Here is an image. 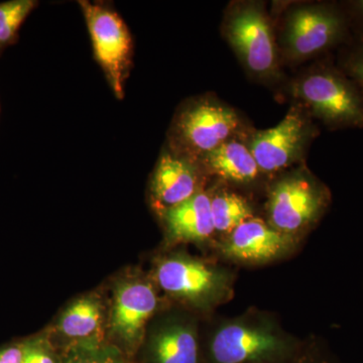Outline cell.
<instances>
[{"label":"cell","instance_id":"cell-1","mask_svg":"<svg viewBox=\"0 0 363 363\" xmlns=\"http://www.w3.org/2000/svg\"><path fill=\"white\" fill-rule=\"evenodd\" d=\"M301 345L274 318L250 311L214 327L208 354L212 363H279L295 354Z\"/></svg>","mask_w":363,"mask_h":363},{"label":"cell","instance_id":"cell-2","mask_svg":"<svg viewBox=\"0 0 363 363\" xmlns=\"http://www.w3.org/2000/svg\"><path fill=\"white\" fill-rule=\"evenodd\" d=\"M289 93L328 130L363 128V92L331 60L294 79Z\"/></svg>","mask_w":363,"mask_h":363},{"label":"cell","instance_id":"cell-3","mask_svg":"<svg viewBox=\"0 0 363 363\" xmlns=\"http://www.w3.org/2000/svg\"><path fill=\"white\" fill-rule=\"evenodd\" d=\"M351 38L341 2H308L286 11L277 40L281 60L298 64L340 49Z\"/></svg>","mask_w":363,"mask_h":363},{"label":"cell","instance_id":"cell-4","mask_svg":"<svg viewBox=\"0 0 363 363\" xmlns=\"http://www.w3.org/2000/svg\"><path fill=\"white\" fill-rule=\"evenodd\" d=\"M222 33L252 77L274 83L281 78V57L271 18L259 1H234L227 7Z\"/></svg>","mask_w":363,"mask_h":363},{"label":"cell","instance_id":"cell-5","mask_svg":"<svg viewBox=\"0 0 363 363\" xmlns=\"http://www.w3.org/2000/svg\"><path fill=\"white\" fill-rule=\"evenodd\" d=\"M238 112L218 98L188 100L177 111L169 131V150L199 162L227 140L245 135Z\"/></svg>","mask_w":363,"mask_h":363},{"label":"cell","instance_id":"cell-6","mask_svg":"<svg viewBox=\"0 0 363 363\" xmlns=\"http://www.w3.org/2000/svg\"><path fill=\"white\" fill-rule=\"evenodd\" d=\"M331 201L330 189L301 164L283 172L269 186L267 223L298 240L321 220Z\"/></svg>","mask_w":363,"mask_h":363},{"label":"cell","instance_id":"cell-7","mask_svg":"<svg viewBox=\"0 0 363 363\" xmlns=\"http://www.w3.org/2000/svg\"><path fill=\"white\" fill-rule=\"evenodd\" d=\"M155 279L169 297L198 309H211L233 297V272L180 253L160 260Z\"/></svg>","mask_w":363,"mask_h":363},{"label":"cell","instance_id":"cell-8","mask_svg":"<svg viewBox=\"0 0 363 363\" xmlns=\"http://www.w3.org/2000/svg\"><path fill=\"white\" fill-rule=\"evenodd\" d=\"M79 6L89 32L95 61L104 71L113 94L123 99L133 60L130 28L116 11L104 4L81 0Z\"/></svg>","mask_w":363,"mask_h":363},{"label":"cell","instance_id":"cell-9","mask_svg":"<svg viewBox=\"0 0 363 363\" xmlns=\"http://www.w3.org/2000/svg\"><path fill=\"white\" fill-rule=\"evenodd\" d=\"M318 133L311 116L294 104L276 126L252 133L247 143L260 171L272 175L301 164Z\"/></svg>","mask_w":363,"mask_h":363},{"label":"cell","instance_id":"cell-10","mask_svg":"<svg viewBox=\"0 0 363 363\" xmlns=\"http://www.w3.org/2000/svg\"><path fill=\"white\" fill-rule=\"evenodd\" d=\"M297 242V238L279 233L267 222L252 217L236 227L219 247L227 259L260 266L291 255Z\"/></svg>","mask_w":363,"mask_h":363},{"label":"cell","instance_id":"cell-11","mask_svg":"<svg viewBox=\"0 0 363 363\" xmlns=\"http://www.w3.org/2000/svg\"><path fill=\"white\" fill-rule=\"evenodd\" d=\"M159 300L154 286L145 279H133L116 286L111 313V332L128 350L143 342L145 328L154 316Z\"/></svg>","mask_w":363,"mask_h":363},{"label":"cell","instance_id":"cell-12","mask_svg":"<svg viewBox=\"0 0 363 363\" xmlns=\"http://www.w3.org/2000/svg\"><path fill=\"white\" fill-rule=\"evenodd\" d=\"M207 175L200 162L164 150L150 183L152 206L161 215L203 191Z\"/></svg>","mask_w":363,"mask_h":363},{"label":"cell","instance_id":"cell-13","mask_svg":"<svg viewBox=\"0 0 363 363\" xmlns=\"http://www.w3.org/2000/svg\"><path fill=\"white\" fill-rule=\"evenodd\" d=\"M145 352L149 363L199 362V336L194 318L180 311L157 318L147 331Z\"/></svg>","mask_w":363,"mask_h":363},{"label":"cell","instance_id":"cell-14","mask_svg":"<svg viewBox=\"0 0 363 363\" xmlns=\"http://www.w3.org/2000/svg\"><path fill=\"white\" fill-rule=\"evenodd\" d=\"M245 136L227 140L203 157L199 162L205 173L241 187L259 182L264 173L253 157Z\"/></svg>","mask_w":363,"mask_h":363},{"label":"cell","instance_id":"cell-15","mask_svg":"<svg viewBox=\"0 0 363 363\" xmlns=\"http://www.w3.org/2000/svg\"><path fill=\"white\" fill-rule=\"evenodd\" d=\"M168 240L203 243L215 234L210 194L201 191L188 201L161 214Z\"/></svg>","mask_w":363,"mask_h":363},{"label":"cell","instance_id":"cell-16","mask_svg":"<svg viewBox=\"0 0 363 363\" xmlns=\"http://www.w3.org/2000/svg\"><path fill=\"white\" fill-rule=\"evenodd\" d=\"M104 311L95 297L78 298L60 317L58 330L67 338L81 342H99Z\"/></svg>","mask_w":363,"mask_h":363},{"label":"cell","instance_id":"cell-17","mask_svg":"<svg viewBox=\"0 0 363 363\" xmlns=\"http://www.w3.org/2000/svg\"><path fill=\"white\" fill-rule=\"evenodd\" d=\"M215 233L228 235L236 227L252 218L250 203L238 193L219 189L210 195Z\"/></svg>","mask_w":363,"mask_h":363},{"label":"cell","instance_id":"cell-18","mask_svg":"<svg viewBox=\"0 0 363 363\" xmlns=\"http://www.w3.org/2000/svg\"><path fill=\"white\" fill-rule=\"evenodd\" d=\"M37 6L35 0L0 2V52L13 44L21 25Z\"/></svg>","mask_w":363,"mask_h":363},{"label":"cell","instance_id":"cell-19","mask_svg":"<svg viewBox=\"0 0 363 363\" xmlns=\"http://www.w3.org/2000/svg\"><path fill=\"white\" fill-rule=\"evenodd\" d=\"M337 66L363 92V38H351L339 49Z\"/></svg>","mask_w":363,"mask_h":363},{"label":"cell","instance_id":"cell-20","mask_svg":"<svg viewBox=\"0 0 363 363\" xmlns=\"http://www.w3.org/2000/svg\"><path fill=\"white\" fill-rule=\"evenodd\" d=\"M65 363H123L116 348L99 342H81L72 351Z\"/></svg>","mask_w":363,"mask_h":363},{"label":"cell","instance_id":"cell-21","mask_svg":"<svg viewBox=\"0 0 363 363\" xmlns=\"http://www.w3.org/2000/svg\"><path fill=\"white\" fill-rule=\"evenodd\" d=\"M279 363H341L336 359L323 345L311 341L309 343H302L297 352L292 357Z\"/></svg>","mask_w":363,"mask_h":363},{"label":"cell","instance_id":"cell-22","mask_svg":"<svg viewBox=\"0 0 363 363\" xmlns=\"http://www.w3.org/2000/svg\"><path fill=\"white\" fill-rule=\"evenodd\" d=\"M21 363H56L50 344L45 339H33L21 345Z\"/></svg>","mask_w":363,"mask_h":363},{"label":"cell","instance_id":"cell-23","mask_svg":"<svg viewBox=\"0 0 363 363\" xmlns=\"http://www.w3.org/2000/svg\"><path fill=\"white\" fill-rule=\"evenodd\" d=\"M353 38H363V0L341 2Z\"/></svg>","mask_w":363,"mask_h":363},{"label":"cell","instance_id":"cell-24","mask_svg":"<svg viewBox=\"0 0 363 363\" xmlns=\"http://www.w3.org/2000/svg\"><path fill=\"white\" fill-rule=\"evenodd\" d=\"M23 348L21 346H9L0 350V363H21Z\"/></svg>","mask_w":363,"mask_h":363}]
</instances>
